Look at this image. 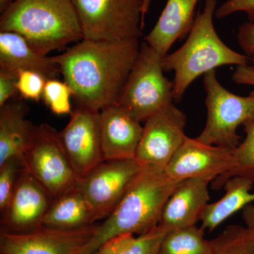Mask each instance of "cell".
Instances as JSON below:
<instances>
[{"instance_id":"26","label":"cell","mask_w":254,"mask_h":254,"mask_svg":"<svg viewBox=\"0 0 254 254\" xmlns=\"http://www.w3.org/2000/svg\"><path fill=\"white\" fill-rule=\"evenodd\" d=\"M73 93L64 81L55 78L47 80L42 100L53 114L57 115H71V99Z\"/></svg>"},{"instance_id":"8","label":"cell","mask_w":254,"mask_h":254,"mask_svg":"<svg viewBox=\"0 0 254 254\" xmlns=\"http://www.w3.org/2000/svg\"><path fill=\"white\" fill-rule=\"evenodd\" d=\"M23 168L53 198L76 185L77 179L59 138V131L43 123L36 126L31 145L23 158Z\"/></svg>"},{"instance_id":"5","label":"cell","mask_w":254,"mask_h":254,"mask_svg":"<svg viewBox=\"0 0 254 254\" xmlns=\"http://www.w3.org/2000/svg\"><path fill=\"white\" fill-rule=\"evenodd\" d=\"M163 60L148 43H141L117 103L140 123L173 103V82L164 75Z\"/></svg>"},{"instance_id":"11","label":"cell","mask_w":254,"mask_h":254,"mask_svg":"<svg viewBox=\"0 0 254 254\" xmlns=\"http://www.w3.org/2000/svg\"><path fill=\"white\" fill-rule=\"evenodd\" d=\"M70 115L59 138L78 181L104 161L100 112L77 107Z\"/></svg>"},{"instance_id":"23","label":"cell","mask_w":254,"mask_h":254,"mask_svg":"<svg viewBox=\"0 0 254 254\" xmlns=\"http://www.w3.org/2000/svg\"><path fill=\"white\" fill-rule=\"evenodd\" d=\"M245 138L232 150L231 163L228 170L215 179L212 187L220 190L227 180L239 176L248 179L254 183V119L244 125Z\"/></svg>"},{"instance_id":"14","label":"cell","mask_w":254,"mask_h":254,"mask_svg":"<svg viewBox=\"0 0 254 254\" xmlns=\"http://www.w3.org/2000/svg\"><path fill=\"white\" fill-rule=\"evenodd\" d=\"M232 153L230 148L205 144L196 138L186 136L165 172L175 181L202 179L213 182L230 168Z\"/></svg>"},{"instance_id":"30","label":"cell","mask_w":254,"mask_h":254,"mask_svg":"<svg viewBox=\"0 0 254 254\" xmlns=\"http://www.w3.org/2000/svg\"><path fill=\"white\" fill-rule=\"evenodd\" d=\"M18 74L0 68V107L18 95Z\"/></svg>"},{"instance_id":"12","label":"cell","mask_w":254,"mask_h":254,"mask_svg":"<svg viewBox=\"0 0 254 254\" xmlns=\"http://www.w3.org/2000/svg\"><path fill=\"white\" fill-rule=\"evenodd\" d=\"M95 223L76 230L42 226L26 233L0 232L1 254H78L91 240Z\"/></svg>"},{"instance_id":"35","label":"cell","mask_w":254,"mask_h":254,"mask_svg":"<svg viewBox=\"0 0 254 254\" xmlns=\"http://www.w3.org/2000/svg\"><path fill=\"white\" fill-rule=\"evenodd\" d=\"M150 2H151V0H144L145 11H148V9H149Z\"/></svg>"},{"instance_id":"27","label":"cell","mask_w":254,"mask_h":254,"mask_svg":"<svg viewBox=\"0 0 254 254\" xmlns=\"http://www.w3.org/2000/svg\"><path fill=\"white\" fill-rule=\"evenodd\" d=\"M23 168V160L18 158L9 159L0 165V211L9 203L18 174Z\"/></svg>"},{"instance_id":"17","label":"cell","mask_w":254,"mask_h":254,"mask_svg":"<svg viewBox=\"0 0 254 254\" xmlns=\"http://www.w3.org/2000/svg\"><path fill=\"white\" fill-rule=\"evenodd\" d=\"M16 97L0 107V165L21 158L31 145L36 126L27 120L28 105Z\"/></svg>"},{"instance_id":"16","label":"cell","mask_w":254,"mask_h":254,"mask_svg":"<svg viewBox=\"0 0 254 254\" xmlns=\"http://www.w3.org/2000/svg\"><path fill=\"white\" fill-rule=\"evenodd\" d=\"M209 183L202 179L180 182L165 203L158 226L168 232L195 225L210 200Z\"/></svg>"},{"instance_id":"25","label":"cell","mask_w":254,"mask_h":254,"mask_svg":"<svg viewBox=\"0 0 254 254\" xmlns=\"http://www.w3.org/2000/svg\"><path fill=\"white\" fill-rule=\"evenodd\" d=\"M210 242L212 254H254V240L246 226L230 225Z\"/></svg>"},{"instance_id":"20","label":"cell","mask_w":254,"mask_h":254,"mask_svg":"<svg viewBox=\"0 0 254 254\" xmlns=\"http://www.w3.org/2000/svg\"><path fill=\"white\" fill-rule=\"evenodd\" d=\"M254 183L245 177L235 176L224 184L225 195L213 203H208L202 210L199 220L200 228L204 231H213L227 218L254 203V193L252 192Z\"/></svg>"},{"instance_id":"19","label":"cell","mask_w":254,"mask_h":254,"mask_svg":"<svg viewBox=\"0 0 254 254\" xmlns=\"http://www.w3.org/2000/svg\"><path fill=\"white\" fill-rule=\"evenodd\" d=\"M0 68L17 74L21 70H31L48 79L60 73L52 57L38 53L24 37L13 31H0Z\"/></svg>"},{"instance_id":"15","label":"cell","mask_w":254,"mask_h":254,"mask_svg":"<svg viewBox=\"0 0 254 254\" xmlns=\"http://www.w3.org/2000/svg\"><path fill=\"white\" fill-rule=\"evenodd\" d=\"M104 160L135 159L143 127L118 104L100 111Z\"/></svg>"},{"instance_id":"6","label":"cell","mask_w":254,"mask_h":254,"mask_svg":"<svg viewBox=\"0 0 254 254\" xmlns=\"http://www.w3.org/2000/svg\"><path fill=\"white\" fill-rule=\"evenodd\" d=\"M203 86L207 120L196 138L205 144L234 150L241 143L238 127L254 119V91L247 96L233 94L220 84L215 70L205 73Z\"/></svg>"},{"instance_id":"3","label":"cell","mask_w":254,"mask_h":254,"mask_svg":"<svg viewBox=\"0 0 254 254\" xmlns=\"http://www.w3.org/2000/svg\"><path fill=\"white\" fill-rule=\"evenodd\" d=\"M0 31L16 32L44 55L83 39L73 0H13L1 12Z\"/></svg>"},{"instance_id":"7","label":"cell","mask_w":254,"mask_h":254,"mask_svg":"<svg viewBox=\"0 0 254 254\" xmlns=\"http://www.w3.org/2000/svg\"><path fill=\"white\" fill-rule=\"evenodd\" d=\"M83 39H139L144 0H73Z\"/></svg>"},{"instance_id":"18","label":"cell","mask_w":254,"mask_h":254,"mask_svg":"<svg viewBox=\"0 0 254 254\" xmlns=\"http://www.w3.org/2000/svg\"><path fill=\"white\" fill-rule=\"evenodd\" d=\"M198 1L168 0L156 24L145 36V43L165 58L175 41L190 33Z\"/></svg>"},{"instance_id":"2","label":"cell","mask_w":254,"mask_h":254,"mask_svg":"<svg viewBox=\"0 0 254 254\" xmlns=\"http://www.w3.org/2000/svg\"><path fill=\"white\" fill-rule=\"evenodd\" d=\"M180 182L172 180L163 169L141 167L123 198L78 254H92L110 239L124 234L141 235L158 225L169 197Z\"/></svg>"},{"instance_id":"10","label":"cell","mask_w":254,"mask_h":254,"mask_svg":"<svg viewBox=\"0 0 254 254\" xmlns=\"http://www.w3.org/2000/svg\"><path fill=\"white\" fill-rule=\"evenodd\" d=\"M187 118L173 103L145 121L135 160L141 167L163 169L185 138Z\"/></svg>"},{"instance_id":"28","label":"cell","mask_w":254,"mask_h":254,"mask_svg":"<svg viewBox=\"0 0 254 254\" xmlns=\"http://www.w3.org/2000/svg\"><path fill=\"white\" fill-rule=\"evenodd\" d=\"M48 78L41 73L31 70H21L18 72L17 89L19 97L23 100L39 102Z\"/></svg>"},{"instance_id":"24","label":"cell","mask_w":254,"mask_h":254,"mask_svg":"<svg viewBox=\"0 0 254 254\" xmlns=\"http://www.w3.org/2000/svg\"><path fill=\"white\" fill-rule=\"evenodd\" d=\"M195 225L167 232L158 254H212L210 241Z\"/></svg>"},{"instance_id":"29","label":"cell","mask_w":254,"mask_h":254,"mask_svg":"<svg viewBox=\"0 0 254 254\" xmlns=\"http://www.w3.org/2000/svg\"><path fill=\"white\" fill-rule=\"evenodd\" d=\"M240 11L246 13L250 22H254V0H227L216 9L215 16L223 18Z\"/></svg>"},{"instance_id":"31","label":"cell","mask_w":254,"mask_h":254,"mask_svg":"<svg viewBox=\"0 0 254 254\" xmlns=\"http://www.w3.org/2000/svg\"><path fill=\"white\" fill-rule=\"evenodd\" d=\"M237 41L246 55L250 57L254 51V23L247 22L240 26L237 33Z\"/></svg>"},{"instance_id":"4","label":"cell","mask_w":254,"mask_h":254,"mask_svg":"<svg viewBox=\"0 0 254 254\" xmlns=\"http://www.w3.org/2000/svg\"><path fill=\"white\" fill-rule=\"evenodd\" d=\"M217 0H205L185 44L163 58L164 71H175V101H180L192 82L201 75L225 65L248 64L250 60L247 55L229 48L218 36L213 24Z\"/></svg>"},{"instance_id":"34","label":"cell","mask_w":254,"mask_h":254,"mask_svg":"<svg viewBox=\"0 0 254 254\" xmlns=\"http://www.w3.org/2000/svg\"><path fill=\"white\" fill-rule=\"evenodd\" d=\"M13 0H0V11H4L9 5L12 2Z\"/></svg>"},{"instance_id":"32","label":"cell","mask_w":254,"mask_h":254,"mask_svg":"<svg viewBox=\"0 0 254 254\" xmlns=\"http://www.w3.org/2000/svg\"><path fill=\"white\" fill-rule=\"evenodd\" d=\"M232 81L237 84L254 86V66L245 64L237 66L232 76Z\"/></svg>"},{"instance_id":"22","label":"cell","mask_w":254,"mask_h":254,"mask_svg":"<svg viewBox=\"0 0 254 254\" xmlns=\"http://www.w3.org/2000/svg\"><path fill=\"white\" fill-rule=\"evenodd\" d=\"M167 230L157 226L136 237L124 234L110 239L92 254H158Z\"/></svg>"},{"instance_id":"33","label":"cell","mask_w":254,"mask_h":254,"mask_svg":"<svg viewBox=\"0 0 254 254\" xmlns=\"http://www.w3.org/2000/svg\"><path fill=\"white\" fill-rule=\"evenodd\" d=\"M242 218L254 240V204L252 203L242 210Z\"/></svg>"},{"instance_id":"36","label":"cell","mask_w":254,"mask_h":254,"mask_svg":"<svg viewBox=\"0 0 254 254\" xmlns=\"http://www.w3.org/2000/svg\"><path fill=\"white\" fill-rule=\"evenodd\" d=\"M250 60L252 61V65L254 66V51L252 53V55H250Z\"/></svg>"},{"instance_id":"1","label":"cell","mask_w":254,"mask_h":254,"mask_svg":"<svg viewBox=\"0 0 254 254\" xmlns=\"http://www.w3.org/2000/svg\"><path fill=\"white\" fill-rule=\"evenodd\" d=\"M140 47L139 39H83L52 58L71 88L77 107L100 112L118 103Z\"/></svg>"},{"instance_id":"9","label":"cell","mask_w":254,"mask_h":254,"mask_svg":"<svg viewBox=\"0 0 254 254\" xmlns=\"http://www.w3.org/2000/svg\"><path fill=\"white\" fill-rule=\"evenodd\" d=\"M141 169L135 159L104 160L76 182L97 222L113 211Z\"/></svg>"},{"instance_id":"13","label":"cell","mask_w":254,"mask_h":254,"mask_svg":"<svg viewBox=\"0 0 254 254\" xmlns=\"http://www.w3.org/2000/svg\"><path fill=\"white\" fill-rule=\"evenodd\" d=\"M53 199L46 189L23 168L9 202L1 212V232L26 233L42 226Z\"/></svg>"},{"instance_id":"21","label":"cell","mask_w":254,"mask_h":254,"mask_svg":"<svg viewBox=\"0 0 254 254\" xmlns=\"http://www.w3.org/2000/svg\"><path fill=\"white\" fill-rule=\"evenodd\" d=\"M97 223L84 195L76 186L53 198L43 225L59 230H76Z\"/></svg>"}]
</instances>
